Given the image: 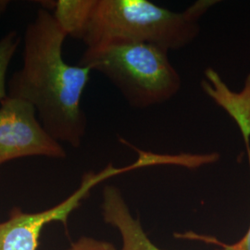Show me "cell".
Returning <instances> with one entry per match:
<instances>
[{"label": "cell", "instance_id": "obj_6", "mask_svg": "<svg viewBox=\"0 0 250 250\" xmlns=\"http://www.w3.org/2000/svg\"><path fill=\"white\" fill-rule=\"evenodd\" d=\"M201 88L206 95L226 111L237 125L247 147L250 161V73L240 92H233L214 69L208 67L204 72Z\"/></svg>", "mask_w": 250, "mask_h": 250}, {"label": "cell", "instance_id": "obj_10", "mask_svg": "<svg viewBox=\"0 0 250 250\" xmlns=\"http://www.w3.org/2000/svg\"><path fill=\"white\" fill-rule=\"evenodd\" d=\"M68 250H116L115 247L105 241H99L90 237H82L73 243Z\"/></svg>", "mask_w": 250, "mask_h": 250}, {"label": "cell", "instance_id": "obj_7", "mask_svg": "<svg viewBox=\"0 0 250 250\" xmlns=\"http://www.w3.org/2000/svg\"><path fill=\"white\" fill-rule=\"evenodd\" d=\"M102 211L105 222L121 233L122 250H161L147 237L139 221L131 214L121 191L113 186H107L103 190Z\"/></svg>", "mask_w": 250, "mask_h": 250}, {"label": "cell", "instance_id": "obj_8", "mask_svg": "<svg viewBox=\"0 0 250 250\" xmlns=\"http://www.w3.org/2000/svg\"><path fill=\"white\" fill-rule=\"evenodd\" d=\"M94 0H58L52 5L53 16L68 36L80 39L84 31Z\"/></svg>", "mask_w": 250, "mask_h": 250}, {"label": "cell", "instance_id": "obj_12", "mask_svg": "<svg viewBox=\"0 0 250 250\" xmlns=\"http://www.w3.org/2000/svg\"><path fill=\"white\" fill-rule=\"evenodd\" d=\"M7 5H8V2H6V1H0V13L5 11V9L7 8Z\"/></svg>", "mask_w": 250, "mask_h": 250}, {"label": "cell", "instance_id": "obj_4", "mask_svg": "<svg viewBox=\"0 0 250 250\" xmlns=\"http://www.w3.org/2000/svg\"><path fill=\"white\" fill-rule=\"evenodd\" d=\"M0 166L25 157L64 159L66 152L36 119L26 100L9 97L0 102Z\"/></svg>", "mask_w": 250, "mask_h": 250}, {"label": "cell", "instance_id": "obj_1", "mask_svg": "<svg viewBox=\"0 0 250 250\" xmlns=\"http://www.w3.org/2000/svg\"><path fill=\"white\" fill-rule=\"evenodd\" d=\"M67 36L49 10L37 11L27 25L23 65L9 80L8 96L31 103L44 128L57 141L79 147L87 127L81 101L92 70L64 61Z\"/></svg>", "mask_w": 250, "mask_h": 250}, {"label": "cell", "instance_id": "obj_11", "mask_svg": "<svg viewBox=\"0 0 250 250\" xmlns=\"http://www.w3.org/2000/svg\"><path fill=\"white\" fill-rule=\"evenodd\" d=\"M196 236L199 237V238H202V239H206V240H208L210 243H213L215 245H218L220 247V249L217 250H250V225L249 231L243 236V238L240 239L239 241L232 244V245L224 244V243L218 241V240L213 239L211 237H204V236H198V235H196Z\"/></svg>", "mask_w": 250, "mask_h": 250}, {"label": "cell", "instance_id": "obj_9", "mask_svg": "<svg viewBox=\"0 0 250 250\" xmlns=\"http://www.w3.org/2000/svg\"><path fill=\"white\" fill-rule=\"evenodd\" d=\"M20 45L17 32L12 31L0 39V102L8 98L7 72L10 62Z\"/></svg>", "mask_w": 250, "mask_h": 250}, {"label": "cell", "instance_id": "obj_3", "mask_svg": "<svg viewBox=\"0 0 250 250\" xmlns=\"http://www.w3.org/2000/svg\"><path fill=\"white\" fill-rule=\"evenodd\" d=\"M167 50L146 43H114L86 48L79 64L102 73L134 108L172 99L182 85Z\"/></svg>", "mask_w": 250, "mask_h": 250}, {"label": "cell", "instance_id": "obj_5", "mask_svg": "<svg viewBox=\"0 0 250 250\" xmlns=\"http://www.w3.org/2000/svg\"><path fill=\"white\" fill-rule=\"evenodd\" d=\"M109 166L99 173L86 174L80 188L53 208L36 213H25L14 208L7 222L0 223V250H36L38 241L45 224L62 222L66 224L69 215L80 205L90 190L103 180L124 171Z\"/></svg>", "mask_w": 250, "mask_h": 250}, {"label": "cell", "instance_id": "obj_2", "mask_svg": "<svg viewBox=\"0 0 250 250\" xmlns=\"http://www.w3.org/2000/svg\"><path fill=\"white\" fill-rule=\"evenodd\" d=\"M216 3L199 0L177 12L147 0H94L81 40L86 48L146 43L179 50L197 38L199 20Z\"/></svg>", "mask_w": 250, "mask_h": 250}]
</instances>
